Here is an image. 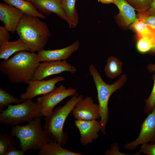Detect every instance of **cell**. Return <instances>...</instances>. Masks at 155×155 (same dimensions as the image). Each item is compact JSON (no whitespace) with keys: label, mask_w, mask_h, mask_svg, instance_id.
<instances>
[{"label":"cell","mask_w":155,"mask_h":155,"mask_svg":"<svg viewBox=\"0 0 155 155\" xmlns=\"http://www.w3.org/2000/svg\"><path fill=\"white\" fill-rule=\"evenodd\" d=\"M37 54L27 51L14 53L9 59L1 61L0 70L12 83L28 84L32 80L39 65Z\"/></svg>","instance_id":"cell-1"},{"label":"cell","mask_w":155,"mask_h":155,"mask_svg":"<svg viewBox=\"0 0 155 155\" xmlns=\"http://www.w3.org/2000/svg\"><path fill=\"white\" fill-rule=\"evenodd\" d=\"M39 18L24 14L16 30L20 38L32 52L43 49L51 36L47 25Z\"/></svg>","instance_id":"cell-2"},{"label":"cell","mask_w":155,"mask_h":155,"mask_svg":"<svg viewBox=\"0 0 155 155\" xmlns=\"http://www.w3.org/2000/svg\"><path fill=\"white\" fill-rule=\"evenodd\" d=\"M11 135L19 140V148L26 153L29 150H39L46 143L53 140L44 131L41 118L34 119L24 125L12 126Z\"/></svg>","instance_id":"cell-3"},{"label":"cell","mask_w":155,"mask_h":155,"mask_svg":"<svg viewBox=\"0 0 155 155\" xmlns=\"http://www.w3.org/2000/svg\"><path fill=\"white\" fill-rule=\"evenodd\" d=\"M83 98V95L76 93L64 105L55 108L49 115L44 118V131L61 146L66 144L68 139L67 133L63 130L66 119L76 103Z\"/></svg>","instance_id":"cell-4"},{"label":"cell","mask_w":155,"mask_h":155,"mask_svg":"<svg viewBox=\"0 0 155 155\" xmlns=\"http://www.w3.org/2000/svg\"><path fill=\"white\" fill-rule=\"evenodd\" d=\"M89 70L97 91V99L100 108L101 131L105 135L106 134V125L109 117V100L114 92L124 86L127 77L125 75H122L113 84H108L103 81L98 71L93 65H91L89 66Z\"/></svg>","instance_id":"cell-5"},{"label":"cell","mask_w":155,"mask_h":155,"mask_svg":"<svg viewBox=\"0 0 155 155\" xmlns=\"http://www.w3.org/2000/svg\"><path fill=\"white\" fill-rule=\"evenodd\" d=\"M42 106L38 102H33L32 99L26 100L15 105H10L0 114V122L7 125H16L42 116Z\"/></svg>","instance_id":"cell-6"},{"label":"cell","mask_w":155,"mask_h":155,"mask_svg":"<svg viewBox=\"0 0 155 155\" xmlns=\"http://www.w3.org/2000/svg\"><path fill=\"white\" fill-rule=\"evenodd\" d=\"M76 93L75 89L71 87L67 88L61 84L51 92L37 97L36 101L42 106V116L46 117L49 115L57 104L65 98L73 96Z\"/></svg>","instance_id":"cell-7"},{"label":"cell","mask_w":155,"mask_h":155,"mask_svg":"<svg viewBox=\"0 0 155 155\" xmlns=\"http://www.w3.org/2000/svg\"><path fill=\"white\" fill-rule=\"evenodd\" d=\"M148 114L141 123L137 138L132 142L124 144L123 148L129 150H133L140 145L149 142H155V108Z\"/></svg>","instance_id":"cell-8"},{"label":"cell","mask_w":155,"mask_h":155,"mask_svg":"<svg viewBox=\"0 0 155 155\" xmlns=\"http://www.w3.org/2000/svg\"><path fill=\"white\" fill-rule=\"evenodd\" d=\"M76 71V68L66 60L43 62L40 63L36 68L32 80H42L64 71L75 73Z\"/></svg>","instance_id":"cell-9"},{"label":"cell","mask_w":155,"mask_h":155,"mask_svg":"<svg viewBox=\"0 0 155 155\" xmlns=\"http://www.w3.org/2000/svg\"><path fill=\"white\" fill-rule=\"evenodd\" d=\"M63 76H58L47 80H31L28 82L26 92L21 94L20 99L24 101L40 95L48 94L56 87L58 82L65 80Z\"/></svg>","instance_id":"cell-10"},{"label":"cell","mask_w":155,"mask_h":155,"mask_svg":"<svg viewBox=\"0 0 155 155\" xmlns=\"http://www.w3.org/2000/svg\"><path fill=\"white\" fill-rule=\"evenodd\" d=\"M71 112L77 120L90 121L100 118L99 105L94 103L93 99L90 96L79 100Z\"/></svg>","instance_id":"cell-11"},{"label":"cell","mask_w":155,"mask_h":155,"mask_svg":"<svg viewBox=\"0 0 155 155\" xmlns=\"http://www.w3.org/2000/svg\"><path fill=\"white\" fill-rule=\"evenodd\" d=\"M74 123L80 132V141L83 146L92 143L94 140L99 137L98 133L101 131V127L100 121L75 119Z\"/></svg>","instance_id":"cell-12"},{"label":"cell","mask_w":155,"mask_h":155,"mask_svg":"<svg viewBox=\"0 0 155 155\" xmlns=\"http://www.w3.org/2000/svg\"><path fill=\"white\" fill-rule=\"evenodd\" d=\"M80 44L79 41L77 40L72 44L62 49L52 50L42 49L37 52V59L39 62L66 60L78 50Z\"/></svg>","instance_id":"cell-13"},{"label":"cell","mask_w":155,"mask_h":155,"mask_svg":"<svg viewBox=\"0 0 155 155\" xmlns=\"http://www.w3.org/2000/svg\"><path fill=\"white\" fill-rule=\"evenodd\" d=\"M24 14L21 11L13 6L0 3V20L9 32L14 33L16 31Z\"/></svg>","instance_id":"cell-14"},{"label":"cell","mask_w":155,"mask_h":155,"mask_svg":"<svg viewBox=\"0 0 155 155\" xmlns=\"http://www.w3.org/2000/svg\"><path fill=\"white\" fill-rule=\"evenodd\" d=\"M62 0H32L31 2L37 9L45 15L56 14L67 23L68 20L63 9Z\"/></svg>","instance_id":"cell-15"},{"label":"cell","mask_w":155,"mask_h":155,"mask_svg":"<svg viewBox=\"0 0 155 155\" xmlns=\"http://www.w3.org/2000/svg\"><path fill=\"white\" fill-rule=\"evenodd\" d=\"M113 3L119 11L117 19L122 26H130L138 19L135 9L125 0H114Z\"/></svg>","instance_id":"cell-16"},{"label":"cell","mask_w":155,"mask_h":155,"mask_svg":"<svg viewBox=\"0 0 155 155\" xmlns=\"http://www.w3.org/2000/svg\"><path fill=\"white\" fill-rule=\"evenodd\" d=\"M0 46V58L3 60L9 59L12 55L20 51H30L24 42L20 38L16 41L5 42Z\"/></svg>","instance_id":"cell-17"},{"label":"cell","mask_w":155,"mask_h":155,"mask_svg":"<svg viewBox=\"0 0 155 155\" xmlns=\"http://www.w3.org/2000/svg\"><path fill=\"white\" fill-rule=\"evenodd\" d=\"M53 140L44 144L39 149L38 155H82V154L65 149Z\"/></svg>","instance_id":"cell-18"},{"label":"cell","mask_w":155,"mask_h":155,"mask_svg":"<svg viewBox=\"0 0 155 155\" xmlns=\"http://www.w3.org/2000/svg\"><path fill=\"white\" fill-rule=\"evenodd\" d=\"M6 4L14 7L21 11L24 14L45 19V15L39 12L32 3L25 0H2Z\"/></svg>","instance_id":"cell-19"},{"label":"cell","mask_w":155,"mask_h":155,"mask_svg":"<svg viewBox=\"0 0 155 155\" xmlns=\"http://www.w3.org/2000/svg\"><path fill=\"white\" fill-rule=\"evenodd\" d=\"M76 0H62V7L70 28L76 26L79 22L78 14L75 8Z\"/></svg>","instance_id":"cell-20"},{"label":"cell","mask_w":155,"mask_h":155,"mask_svg":"<svg viewBox=\"0 0 155 155\" xmlns=\"http://www.w3.org/2000/svg\"><path fill=\"white\" fill-rule=\"evenodd\" d=\"M122 62L117 58L111 56L107 59L104 72L109 78L113 79L120 75L122 72Z\"/></svg>","instance_id":"cell-21"},{"label":"cell","mask_w":155,"mask_h":155,"mask_svg":"<svg viewBox=\"0 0 155 155\" xmlns=\"http://www.w3.org/2000/svg\"><path fill=\"white\" fill-rule=\"evenodd\" d=\"M130 27L136 33L138 38L147 37L155 42V29L153 28L138 18Z\"/></svg>","instance_id":"cell-22"},{"label":"cell","mask_w":155,"mask_h":155,"mask_svg":"<svg viewBox=\"0 0 155 155\" xmlns=\"http://www.w3.org/2000/svg\"><path fill=\"white\" fill-rule=\"evenodd\" d=\"M148 71L150 73L155 72V63H150L147 66ZM152 78L154 84L151 93L145 101V106L144 110L145 113L147 114L152 112L155 108V73L153 74Z\"/></svg>","instance_id":"cell-23"},{"label":"cell","mask_w":155,"mask_h":155,"mask_svg":"<svg viewBox=\"0 0 155 155\" xmlns=\"http://www.w3.org/2000/svg\"><path fill=\"white\" fill-rule=\"evenodd\" d=\"M23 101L19 99L7 92L5 90L0 88V111L1 112L5 106H7L12 103L18 104Z\"/></svg>","instance_id":"cell-24"},{"label":"cell","mask_w":155,"mask_h":155,"mask_svg":"<svg viewBox=\"0 0 155 155\" xmlns=\"http://www.w3.org/2000/svg\"><path fill=\"white\" fill-rule=\"evenodd\" d=\"M139 13L148 10L150 7L153 0H125Z\"/></svg>","instance_id":"cell-25"},{"label":"cell","mask_w":155,"mask_h":155,"mask_svg":"<svg viewBox=\"0 0 155 155\" xmlns=\"http://www.w3.org/2000/svg\"><path fill=\"white\" fill-rule=\"evenodd\" d=\"M136 47L137 50L142 53L149 52L155 45V42L147 37L138 38Z\"/></svg>","instance_id":"cell-26"},{"label":"cell","mask_w":155,"mask_h":155,"mask_svg":"<svg viewBox=\"0 0 155 155\" xmlns=\"http://www.w3.org/2000/svg\"><path fill=\"white\" fill-rule=\"evenodd\" d=\"M13 137L6 133L0 134V155H4L10 148L13 146L15 142Z\"/></svg>","instance_id":"cell-27"},{"label":"cell","mask_w":155,"mask_h":155,"mask_svg":"<svg viewBox=\"0 0 155 155\" xmlns=\"http://www.w3.org/2000/svg\"><path fill=\"white\" fill-rule=\"evenodd\" d=\"M138 18L147 24L155 29V14L149 9L143 12L139 13Z\"/></svg>","instance_id":"cell-28"},{"label":"cell","mask_w":155,"mask_h":155,"mask_svg":"<svg viewBox=\"0 0 155 155\" xmlns=\"http://www.w3.org/2000/svg\"><path fill=\"white\" fill-rule=\"evenodd\" d=\"M139 152L147 155H155V142L142 145Z\"/></svg>","instance_id":"cell-29"},{"label":"cell","mask_w":155,"mask_h":155,"mask_svg":"<svg viewBox=\"0 0 155 155\" xmlns=\"http://www.w3.org/2000/svg\"><path fill=\"white\" fill-rule=\"evenodd\" d=\"M9 32L5 26H0V45L8 41L10 39Z\"/></svg>","instance_id":"cell-30"},{"label":"cell","mask_w":155,"mask_h":155,"mask_svg":"<svg viewBox=\"0 0 155 155\" xmlns=\"http://www.w3.org/2000/svg\"><path fill=\"white\" fill-rule=\"evenodd\" d=\"M119 147L117 144L113 143L111 145V150H108L106 151L104 153V154L106 155H126L119 152Z\"/></svg>","instance_id":"cell-31"},{"label":"cell","mask_w":155,"mask_h":155,"mask_svg":"<svg viewBox=\"0 0 155 155\" xmlns=\"http://www.w3.org/2000/svg\"><path fill=\"white\" fill-rule=\"evenodd\" d=\"M24 152L22 150H17L12 146L7 151L4 155H24Z\"/></svg>","instance_id":"cell-32"},{"label":"cell","mask_w":155,"mask_h":155,"mask_svg":"<svg viewBox=\"0 0 155 155\" xmlns=\"http://www.w3.org/2000/svg\"><path fill=\"white\" fill-rule=\"evenodd\" d=\"M149 10L155 14V0H153Z\"/></svg>","instance_id":"cell-33"},{"label":"cell","mask_w":155,"mask_h":155,"mask_svg":"<svg viewBox=\"0 0 155 155\" xmlns=\"http://www.w3.org/2000/svg\"><path fill=\"white\" fill-rule=\"evenodd\" d=\"M98 2L105 4H109L113 3L114 0H98Z\"/></svg>","instance_id":"cell-34"},{"label":"cell","mask_w":155,"mask_h":155,"mask_svg":"<svg viewBox=\"0 0 155 155\" xmlns=\"http://www.w3.org/2000/svg\"><path fill=\"white\" fill-rule=\"evenodd\" d=\"M149 53L150 55H155V45L152 48Z\"/></svg>","instance_id":"cell-35"},{"label":"cell","mask_w":155,"mask_h":155,"mask_svg":"<svg viewBox=\"0 0 155 155\" xmlns=\"http://www.w3.org/2000/svg\"><path fill=\"white\" fill-rule=\"evenodd\" d=\"M25 0L27 1H30V2H31V1H32V0Z\"/></svg>","instance_id":"cell-36"}]
</instances>
